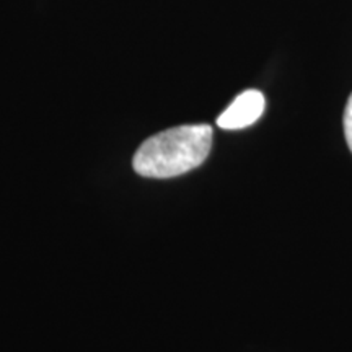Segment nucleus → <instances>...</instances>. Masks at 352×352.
<instances>
[{"mask_svg":"<svg viewBox=\"0 0 352 352\" xmlns=\"http://www.w3.org/2000/svg\"><path fill=\"white\" fill-rule=\"evenodd\" d=\"M212 127L184 124L148 138L135 152L132 166L145 178H173L197 168L209 157Z\"/></svg>","mask_w":352,"mask_h":352,"instance_id":"f257e3e1","label":"nucleus"},{"mask_svg":"<svg viewBox=\"0 0 352 352\" xmlns=\"http://www.w3.org/2000/svg\"><path fill=\"white\" fill-rule=\"evenodd\" d=\"M266 107L264 95L258 90H246L228 104V108L217 118V126L226 131L243 129L256 122Z\"/></svg>","mask_w":352,"mask_h":352,"instance_id":"f03ea898","label":"nucleus"},{"mask_svg":"<svg viewBox=\"0 0 352 352\" xmlns=\"http://www.w3.org/2000/svg\"><path fill=\"white\" fill-rule=\"evenodd\" d=\"M342 126H344V138L347 142V147L352 152V94L346 103L344 118H342Z\"/></svg>","mask_w":352,"mask_h":352,"instance_id":"7ed1b4c3","label":"nucleus"}]
</instances>
